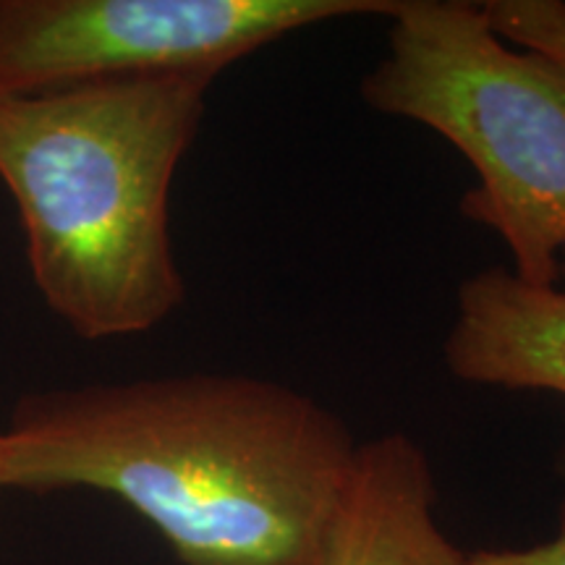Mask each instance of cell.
Here are the masks:
<instances>
[{
	"mask_svg": "<svg viewBox=\"0 0 565 565\" xmlns=\"http://www.w3.org/2000/svg\"><path fill=\"white\" fill-rule=\"evenodd\" d=\"M353 454L312 395L196 372L21 395L0 490L110 494L183 565H322Z\"/></svg>",
	"mask_w": 565,
	"mask_h": 565,
	"instance_id": "obj_1",
	"label": "cell"
},
{
	"mask_svg": "<svg viewBox=\"0 0 565 565\" xmlns=\"http://www.w3.org/2000/svg\"><path fill=\"white\" fill-rule=\"evenodd\" d=\"M215 79L179 71L0 97V181L34 288L84 341L147 333L186 299L171 186Z\"/></svg>",
	"mask_w": 565,
	"mask_h": 565,
	"instance_id": "obj_2",
	"label": "cell"
},
{
	"mask_svg": "<svg viewBox=\"0 0 565 565\" xmlns=\"http://www.w3.org/2000/svg\"><path fill=\"white\" fill-rule=\"evenodd\" d=\"M362 100L448 139L479 183L461 212L503 238L513 275L561 282L565 252V68L505 45L479 3L401 0L387 55L362 79Z\"/></svg>",
	"mask_w": 565,
	"mask_h": 565,
	"instance_id": "obj_3",
	"label": "cell"
},
{
	"mask_svg": "<svg viewBox=\"0 0 565 565\" xmlns=\"http://www.w3.org/2000/svg\"><path fill=\"white\" fill-rule=\"evenodd\" d=\"M401 0H0V97L121 76L221 71L270 42Z\"/></svg>",
	"mask_w": 565,
	"mask_h": 565,
	"instance_id": "obj_4",
	"label": "cell"
},
{
	"mask_svg": "<svg viewBox=\"0 0 565 565\" xmlns=\"http://www.w3.org/2000/svg\"><path fill=\"white\" fill-rule=\"evenodd\" d=\"M435 477L404 433L356 445L322 565H471L435 521Z\"/></svg>",
	"mask_w": 565,
	"mask_h": 565,
	"instance_id": "obj_5",
	"label": "cell"
},
{
	"mask_svg": "<svg viewBox=\"0 0 565 565\" xmlns=\"http://www.w3.org/2000/svg\"><path fill=\"white\" fill-rule=\"evenodd\" d=\"M456 303L443 351L458 380L565 395V252L561 282L553 288L529 286L503 267H490L458 286ZM557 471L565 479V443Z\"/></svg>",
	"mask_w": 565,
	"mask_h": 565,
	"instance_id": "obj_6",
	"label": "cell"
},
{
	"mask_svg": "<svg viewBox=\"0 0 565 565\" xmlns=\"http://www.w3.org/2000/svg\"><path fill=\"white\" fill-rule=\"evenodd\" d=\"M479 9L498 38L565 68V0H487Z\"/></svg>",
	"mask_w": 565,
	"mask_h": 565,
	"instance_id": "obj_7",
	"label": "cell"
},
{
	"mask_svg": "<svg viewBox=\"0 0 565 565\" xmlns=\"http://www.w3.org/2000/svg\"><path fill=\"white\" fill-rule=\"evenodd\" d=\"M469 557L471 565H565V503L557 534L550 542L526 550H479Z\"/></svg>",
	"mask_w": 565,
	"mask_h": 565,
	"instance_id": "obj_8",
	"label": "cell"
}]
</instances>
